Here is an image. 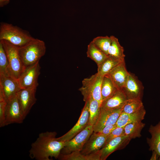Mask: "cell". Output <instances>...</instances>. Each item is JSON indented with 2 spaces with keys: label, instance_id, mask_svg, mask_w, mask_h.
<instances>
[{
  "label": "cell",
  "instance_id": "1",
  "mask_svg": "<svg viewBox=\"0 0 160 160\" xmlns=\"http://www.w3.org/2000/svg\"><path fill=\"white\" fill-rule=\"evenodd\" d=\"M55 132L47 131L40 133L36 140L31 145L30 157L37 160H50L58 158L65 141L56 139Z\"/></svg>",
  "mask_w": 160,
  "mask_h": 160
},
{
  "label": "cell",
  "instance_id": "2",
  "mask_svg": "<svg viewBox=\"0 0 160 160\" xmlns=\"http://www.w3.org/2000/svg\"><path fill=\"white\" fill-rule=\"evenodd\" d=\"M34 38L27 31L17 26L5 22L0 25V40H6L19 47H23Z\"/></svg>",
  "mask_w": 160,
  "mask_h": 160
},
{
  "label": "cell",
  "instance_id": "3",
  "mask_svg": "<svg viewBox=\"0 0 160 160\" xmlns=\"http://www.w3.org/2000/svg\"><path fill=\"white\" fill-rule=\"evenodd\" d=\"M46 50L44 41L34 38L24 46L19 48V55L25 67L39 61L45 55Z\"/></svg>",
  "mask_w": 160,
  "mask_h": 160
},
{
  "label": "cell",
  "instance_id": "4",
  "mask_svg": "<svg viewBox=\"0 0 160 160\" xmlns=\"http://www.w3.org/2000/svg\"><path fill=\"white\" fill-rule=\"evenodd\" d=\"M0 42L3 45L8 59L9 75L18 79L25 68L19 55V47L4 40H0Z\"/></svg>",
  "mask_w": 160,
  "mask_h": 160
},
{
  "label": "cell",
  "instance_id": "5",
  "mask_svg": "<svg viewBox=\"0 0 160 160\" xmlns=\"http://www.w3.org/2000/svg\"><path fill=\"white\" fill-rule=\"evenodd\" d=\"M103 76L97 73L82 81V86L79 89L85 102L91 97L98 101L101 104V85Z\"/></svg>",
  "mask_w": 160,
  "mask_h": 160
},
{
  "label": "cell",
  "instance_id": "6",
  "mask_svg": "<svg viewBox=\"0 0 160 160\" xmlns=\"http://www.w3.org/2000/svg\"><path fill=\"white\" fill-rule=\"evenodd\" d=\"M93 132V125L88 124L72 139L65 141V145L61 150L60 154H67L74 151H80Z\"/></svg>",
  "mask_w": 160,
  "mask_h": 160
},
{
  "label": "cell",
  "instance_id": "7",
  "mask_svg": "<svg viewBox=\"0 0 160 160\" xmlns=\"http://www.w3.org/2000/svg\"><path fill=\"white\" fill-rule=\"evenodd\" d=\"M41 69L39 61L25 67L18 79L21 89L37 88Z\"/></svg>",
  "mask_w": 160,
  "mask_h": 160
},
{
  "label": "cell",
  "instance_id": "8",
  "mask_svg": "<svg viewBox=\"0 0 160 160\" xmlns=\"http://www.w3.org/2000/svg\"><path fill=\"white\" fill-rule=\"evenodd\" d=\"M122 108L109 110L100 108L98 118L93 126L94 132H99L106 126L116 124L122 112Z\"/></svg>",
  "mask_w": 160,
  "mask_h": 160
},
{
  "label": "cell",
  "instance_id": "9",
  "mask_svg": "<svg viewBox=\"0 0 160 160\" xmlns=\"http://www.w3.org/2000/svg\"><path fill=\"white\" fill-rule=\"evenodd\" d=\"M85 102L81 115L76 124L65 134L59 137L56 138L57 140L63 141H68L83 130L88 124L89 116V101L87 100Z\"/></svg>",
  "mask_w": 160,
  "mask_h": 160
},
{
  "label": "cell",
  "instance_id": "10",
  "mask_svg": "<svg viewBox=\"0 0 160 160\" xmlns=\"http://www.w3.org/2000/svg\"><path fill=\"white\" fill-rule=\"evenodd\" d=\"M5 116L6 126L23 122L25 118L17 95L7 102Z\"/></svg>",
  "mask_w": 160,
  "mask_h": 160
},
{
  "label": "cell",
  "instance_id": "11",
  "mask_svg": "<svg viewBox=\"0 0 160 160\" xmlns=\"http://www.w3.org/2000/svg\"><path fill=\"white\" fill-rule=\"evenodd\" d=\"M21 89L18 79L10 76L0 75V90L6 102L16 96Z\"/></svg>",
  "mask_w": 160,
  "mask_h": 160
},
{
  "label": "cell",
  "instance_id": "12",
  "mask_svg": "<svg viewBox=\"0 0 160 160\" xmlns=\"http://www.w3.org/2000/svg\"><path fill=\"white\" fill-rule=\"evenodd\" d=\"M36 89H21L17 95L25 119L36 102Z\"/></svg>",
  "mask_w": 160,
  "mask_h": 160
},
{
  "label": "cell",
  "instance_id": "13",
  "mask_svg": "<svg viewBox=\"0 0 160 160\" xmlns=\"http://www.w3.org/2000/svg\"><path fill=\"white\" fill-rule=\"evenodd\" d=\"M121 90L127 99H141L143 90L142 83L132 74L129 73L127 80Z\"/></svg>",
  "mask_w": 160,
  "mask_h": 160
},
{
  "label": "cell",
  "instance_id": "14",
  "mask_svg": "<svg viewBox=\"0 0 160 160\" xmlns=\"http://www.w3.org/2000/svg\"><path fill=\"white\" fill-rule=\"evenodd\" d=\"M108 136L94 132L84 144L81 153L86 155L99 150L105 145Z\"/></svg>",
  "mask_w": 160,
  "mask_h": 160
},
{
  "label": "cell",
  "instance_id": "15",
  "mask_svg": "<svg viewBox=\"0 0 160 160\" xmlns=\"http://www.w3.org/2000/svg\"><path fill=\"white\" fill-rule=\"evenodd\" d=\"M131 140L126 135L114 138L105 144L100 149V160H105L115 151L123 148Z\"/></svg>",
  "mask_w": 160,
  "mask_h": 160
},
{
  "label": "cell",
  "instance_id": "16",
  "mask_svg": "<svg viewBox=\"0 0 160 160\" xmlns=\"http://www.w3.org/2000/svg\"><path fill=\"white\" fill-rule=\"evenodd\" d=\"M125 61L122 62L113 68L107 74L119 90H121L128 76Z\"/></svg>",
  "mask_w": 160,
  "mask_h": 160
},
{
  "label": "cell",
  "instance_id": "17",
  "mask_svg": "<svg viewBox=\"0 0 160 160\" xmlns=\"http://www.w3.org/2000/svg\"><path fill=\"white\" fill-rule=\"evenodd\" d=\"M127 100L124 92L118 90L112 96L102 101L100 108L108 110L120 108Z\"/></svg>",
  "mask_w": 160,
  "mask_h": 160
},
{
  "label": "cell",
  "instance_id": "18",
  "mask_svg": "<svg viewBox=\"0 0 160 160\" xmlns=\"http://www.w3.org/2000/svg\"><path fill=\"white\" fill-rule=\"evenodd\" d=\"M145 113L144 107L137 112L133 113H127L121 112L116 124L117 127H123L130 123L142 121L144 119Z\"/></svg>",
  "mask_w": 160,
  "mask_h": 160
},
{
  "label": "cell",
  "instance_id": "19",
  "mask_svg": "<svg viewBox=\"0 0 160 160\" xmlns=\"http://www.w3.org/2000/svg\"><path fill=\"white\" fill-rule=\"evenodd\" d=\"M151 137L148 140L149 150L158 154L160 160V121L156 125H151L149 129Z\"/></svg>",
  "mask_w": 160,
  "mask_h": 160
},
{
  "label": "cell",
  "instance_id": "20",
  "mask_svg": "<svg viewBox=\"0 0 160 160\" xmlns=\"http://www.w3.org/2000/svg\"><path fill=\"white\" fill-rule=\"evenodd\" d=\"M118 89L107 75L104 76L101 85L102 101L113 95Z\"/></svg>",
  "mask_w": 160,
  "mask_h": 160
},
{
  "label": "cell",
  "instance_id": "21",
  "mask_svg": "<svg viewBox=\"0 0 160 160\" xmlns=\"http://www.w3.org/2000/svg\"><path fill=\"white\" fill-rule=\"evenodd\" d=\"M111 37L112 41L108 50V56L121 61H124L125 55L123 47L117 38L113 36H111Z\"/></svg>",
  "mask_w": 160,
  "mask_h": 160
},
{
  "label": "cell",
  "instance_id": "22",
  "mask_svg": "<svg viewBox=\"0 0 160 160\" xmlns=\"http://www.w3.org/2000/svg\"><path fill=\"white\" fill-rule=\"evenodd\" d=\"M87 57L94 61L97 66L102 63L108 57L99 49L91 41L87 46Z\"/></svg>",
  "mask_w": 160,
  "mask_h": 160
},
{
  "label": "cell",
  "instance_id": "23",
  "mask_svg": "<svg viewBox=\"0 0 160 160\" xmlns=\"http://www.w3.org/2000/svg\"><path fill=\"white\" fill-rule=\"evenodd\" d=\"M145 126L142 121L134 122L127 124L124 127V133L131 140L141 136V130Z\"/></svg>",
  "mask_w": 160,
  "mask_h": 160
},
{
  "label": "cell",
  "instance_id": "24",
  "mask_svg": "<svg viewBox=\"0 0 160 160\" xmlns=\"http://www.w3.org/2000/svg\"><path fill=\"white\" fill-rule=\"evenodd\" d=\"M122 61H123L108 56V57L97 66V73L103 76L107 74L113 68Z\"/></svg>",
  "mask_w": 160,
  "mask_h": 160
},
{
  "label": "cell",
  "instance_id": "25",
  "mask_svg": "<svg viewBox=\"0 0 160 160\" xmlns=\"http://www.w3.org/2000/svg\"><path fill=\"white\" fill-rule=\"evenodd\" d=\"M143 107L141 99H128L122 107V112L133 113L137 112Z\"/></svg>",
  "mask_w": 160,
  "mask_h": 160
},
{
  "label": "cell",
  "instance_id": "26",
  "mask_svg": "<svg viewBox=\"0 0 160 160\" xmlns=\"http://www.w3.org/2000/svg\"><path fill=\"white\" fill-rule=\"evenodd\" d=\"M89 116L88 124L93 126L98 116L101 104L98 101L92 97L89 98Z\"/></svg>",
  "mask_w": 160,
  "mask_h": 160
},
{
  "label": "cell",
  "instance_id": "27",
  "mask_svg": "<svg viewBox=\"0 0 160 160\" xmlns=\"http://www.w3.org/2000/svg\"><path fill=\"white\" fill-rule=\"evenodd\" d=\"M111 36H99L91 41L99 49L108 55V50L111 42Z\"/></svg>",
  "mask_w": 160,
  "mask_h": 160
},
{
  "label": "cell",
  "instance_id": "28",
  "mask_svg": "<svg viewBox=\"0 0 160 160\" xmlns=\"http://www.w3.org/2000/svg\"><path fill=\"white\" fill-rule=\"evenodd\" d=\"M0 75L9 76L8 59L3 45L0 42Z\"/></svg>",
  "mask_w": 160,
  "mask_h": 160
},
{
  "label": "cell",
  "instance_id": "29",
  "mask_svg": "<svg viewBox=\"0 0 160 160\" xmlns=\"http://www.w3.org/2000/svg\"><path fill=\"white\" fill-rule=\"evenodd\" d=\"M58 159L62 160H87L86 156L82 154L79 151L67 154H60Z\"/></svg>",
  "mask_w": 160,
  "mask_h": 160
},
{
  "label": "cell",
  "instance_id": "30",
  "mask_svg": "<svg viewBox=\"0 0 160 160\" xmlns=\"http://www.w3.org/2000/svg\"><path fill=\"white\" fill-rule=\"evenodd\" d=\"M7 102L3 93L0 90V127L6 126L5 122V108Z\"/></svg>",
  "mask_w": 160,
  "mask_h": 160
},
{
  "label": "cell",
  "instance_id": "31",
  "mask_svg": "<svg viewBox=\"0 0 160 160\" xmlns=\"http://www.w3.org/2000/svg\"><path fill=\"white\" fill-rule=\"evenodd\" d=\"M124 135H125L124 133V127H117L108 136L105 144L114 138Z\"/></svg>",
  "mask_w": 160,
  "mask_h": 160
},
{
  "label": "cell",
  "instance_id": "32",
  "mask_svg": "<svg viewBox=\"0 0 160 160\" xmlns=\"http://www.w3.org/2000/svg\"><path fill=\"white\" fill-rule=\"evenodd\" d=\"M117 127L116 124L107 125L104 127L101 131L98 132L101 135L108 136Z\"/></svg>",
  "mask_w": 160,
  "mask_h": 160
},
{
  "label": "cell",
  "instance_id": "33",
  "mask_svg": "<svg viewBox=\"0 0 160 160\" xmlns=\"http://www.w3.org/2000/svg\"><path fill=\"white\" fill-rule=\"evenodd\" d=\"M10 0H0V7H2L9 4Z\"/></svg>",
  "mask_w": 160,
  "mask_h": 160
},
{
  "label": "cell",
  "instance_id": "34",
  "mask_svg": "<svg viewBox=\"0 0 160 160\" xmlns=\"http://www.w3.org/2000/svg\"><path fill=\"white\" fill-rule=\"evenodd\" d=\"M152 155L150 159L151 160H156L157 159V156H159L157 153L154 151H153Z\"/></svg>",
  "mask_w": 160,
  "mask_h": 160
}]
</instances>
